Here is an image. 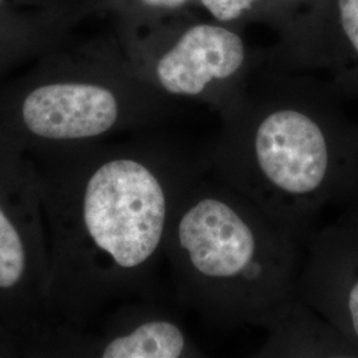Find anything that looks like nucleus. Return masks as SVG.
Listing matches in <instances>:
<instances>
[{
	"instance_id": "obj_1",
	"label": "nucleus",
	"mask_w": 358,
	"mask_h": 358,
	"mask_svg": "<svg viewBox=\"0 0 358 358\" xmlns=\"http://www.w3.org/2000/svg\"><path fill=\"white\" fill-rule=\"evenodd\" d=\"M166 243L183 300L213 325L269 331L300 297L303 243L210 171L180 198Z\"/></svg>"
},
{
	"instance_id": "obj_2",
	"label": "nucleus",
	"mask_w": 358,
	"mask_h": 358,
	"mask_svg": "<svg viewBox=\"0 0 358 358\" xmlns=\"http://www.w3.org/2000/svg\"><path fill=\"white\" fill-rule=\"evenodd\" d=\"M219 117L206 148L210 174L303 243L334 170L333 125L316 87L299 72L263 64Z\"/></svg>"
},
{
	"instance_id": "obj_3",
	"label": "nucleus",
	"mask_w": 358,
	"mask_h": 358,
	"mask_svg": "<svg viewBox=\"0 0 358 358\" xmlns=\"http://www.w3.org/2000/svg\"><path fill=\"white\" fill-rule=\"evenodd\" d=\"M134 73L166 99L205 103L220 115L238 103L264 51L255 50L244 28L198 13L117 34Z\"/></svg>"
},
{
	"instance_id": "obj_4",
	"label": "nucleus",
	"mask_w": 358,
	"mask_h": 358,
	"mask_svg": "<svg viewBox=\"0 0 358 358\" xmlns=\"http://www.w3.org/2000/svg\"><path fill=\"white\" fill-rule=\"evenodd\" d=\"M208 170L206 149L183 152L165 169L128 155L105 161L84 194L92 242L117 271L143 268L166 242L180 198Z\"/></svg>"
},
{
	"instance_id": "obj_5",
	"label": "nucleus",
	"mask_w": 358,
	"mask_h": 358,
	"mask_svg": "<svg viewBox=\"0 0 358 358\" xmlns=\"http://www.w3.org/2000/svg\"><path fill=\"white\" fill-rule=\"evenodd\" d=\"M164 94L153 90L130 68L109 81H62L31 90L22 103L27 129L50 140H84L117 128L138 106L164 103Z\"/></svg>"
},
{
	"instance_id": "obj_6",
	"label": "nucleus",
	"mask_w": 358,
	"mask_h": 358,
	"mask_svg": "<svg viewBox=\"0 0 358 358\" xmlns=\"http://www.w3.org/2000/svg\"><path fill=\"white\" fill-rule=\"evenodd\" d=\"M103 358H196L205 353L178 321L157 317L117 334L103 348Z\"/></svg>"
},
{
	"instance_id": "obj_7",
	"label": "nucleus",
	"mask_w": 358,
	"mask_h": 358,
	"mask_svg": "<svg viewBox=\"0 0 358 358\" xmlns=\"http://www.w3.org/2000/svg\"><path fill=\"white\" fill-rule=\"evenodd\" d=\"M90 8L115 15L117 34L134 32L171 17L198 13L196 0H90Z\"/></svg>"
},
{
	"instance_id": "obj_8",
	"label": "nucleus",
	"mask_w": 358,
	"mask_h": 358,
	"mask_svg": "<svg viewBox=\"0 0 358 358\" xmlns=\"http://www.w3.org/2000/svg\"><path fill=\"white\" fill-rule=\"evenodd\" d=\"M198 11L224 24L264 23L279 31L296 13L291 0H196Z\"/></svg>"
},
{
	"instance_id": "obj_9",
	"label": "nucleus",
	"mask_w": 358,
	"mask_h": 358,
	"mask_svg": "<svg viewBox=\"0 0 358 358\" xmlns=\"http://www.w3.org/2000/svg\"><path fill=\"white\" fill-rule=\"evenodd\" d=\"M26 254L20 236L0 208V288H11L20 280Z\"/></svg>"
},
{
	"instance_id": "obj_10",
	"label": "nucleus",
	"mask_w": 358,
	"mask_h": 358,
	"mask_svg": "<svg viewBox=\"0 0 358 358\" xmlns=\"http://www.w3.org/2000/svg\"><path fill=\"white\" fill-rule=\"evenodd\" d=\"M55 22L52 11L0 15V38H8L38 27L48 26Z\"/></svg>"
},
{
	"instance_id": "obj_11",
	"label": "nucleus",
	"mask_w": 358,
	"mask_h": 358,
	"mask_svg": "<svg viewBox=\"0 0 358 358\" xmlns=\"http://www.w3.org/2000/svg\"><path fill=\"white\" fill-rule=\"evenodd\" d=\"M340 301L343 303V315L346 317L349 329L358 340V278H353Z\"/></svg>"
},
{
	"instance_id": "obj_12",
	"label": "nucleus",
	"mask_w": 358,
	"mask_h": 358,
	"mask_svg": "<svg viewBox=\"0 0 358 358\" xmlns=\"http://www.w3.org/2000/svg\"><path fill=\"white\" fill-rule=\"evenodd\" d=\"M51 0H0V15H11V13H29L24 11L28 7H44L47 8V4Z\"/></svg>"
},
{
	"instance_id": "obj_13",
	"label": "nucleus",
	"mask_w": 358,
	"mask_h": 358,
	"mask_svg": "<svg viewBox=\"0 0 358 358\" xmlns=\"http://www.w3.org/2000/svg\"><path fill=\"white\" fill-rule=\"evenodd\" d=\"M310 0H291V3L294 4V10H296V13L299 11V10H301L307 3H309Z\"/></svg>"
}]
</instances>
